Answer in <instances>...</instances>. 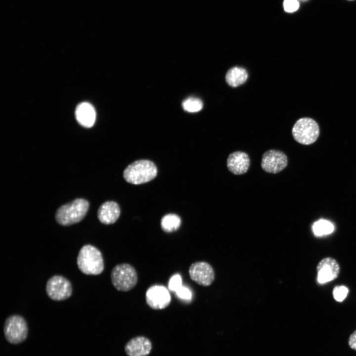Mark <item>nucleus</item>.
Here are the masks:
<instances>
[{"instance_id":"obj_11","label":"nucleus","mask_w":356,"mask_h":356,"mask_svg":"<svg viewBox=\"0 0 356 356\" xmlns=\"http://www.w3.org/2000/svg\"><path fill=\"white\" fill-rule=\"evenodd\" d=\"M317 280L324 283L335 279L340 273V267L333 258L326 257L319 261L316 267Z\"/></svg>"},{"instance_id":"obj_7","label":"nucleus","mask_w":356,"mask_h":356,"mask_svg":"<svg viewBox=\"0 0 356 356\" xmlns=\"http://www.w3.org/2000/svg\"><path fill=\"white\" fill-rule=\"evenodd\" d=\"M45 288L48 297L54 301L66 300L71 296L72 292L71 282L59 275H54L49 278Z\"/></svg>"},{"instance_id":"obj_4","label":"nucleus","mask_w":356,"mask_h":356,"mask_svg":"<svg viewBox=\"0 0 356 356\" xmlns=\"http://www.w3.org/2000/svg\"><path fill=\"white\" fill-rule=\"evenodd\" d=\"M111 282L118 291L126 292L133 289L137 282V275L131 265L123 263L115 266L110 274Z\"/></svg>"},{"instance_id":"obj_16","label":"nucleus","mask_w":356,"mask_h":356,"mask_svg":"<svg viewBox=\"0 0 356 356\" xmlns=\"http://www.w3.org/2000/svg\"><path fill=\"white\" fill-rule=\"evenodd\" d=\"M248 76L247 72L244 68L234 67L227 72L225 80L230 86L237 87L246 81Z\"/></svg>"},{"instance_id":"obj_17","label":"nucleus","mask_w":356,"mask_h":356,"mask_svg":"<svg viewBox=\"0 0 356 356\" xmlns=\"http://www.w3.org/2000/svg\"><path fill=\"white\" fill-rule=\"evenodd\" d=\"M181 224V219L175 214H169L162 217L161 220L162 229L166 232L170 233L177 230Z\"/></svg>"},{"instance_id":"obj_3","label":"nucleus","mask_w":356,"mask_h":356,"mask_svg":"<svg viewBox=\"0 0 356 356\" xmlns=\"http://www.w3.org/2000/svg\"><path fill=\"white\" fill-rule=\"evenodd\" d=\"M157 174L154 163L148 160H139L130 164L124 170L123 177L128 182L140 184L154 179Z\"/></svg>"},{"instance_id":"obj_23","label":"nucleus","mask_w":356,"mask_h":356,"mask_svg":"<svg viewBox=\"0 0 356 356\" xmlns=\"http://www.w3.org/2000/svg\"><path fill=\"white\" fill-rule=\"evenodd\" d=\"M283 6L286 12H293L299 8V3L297 0H284Z\"/></svg>"},{"instance_id":"obj_12","label":"nucleus","mask_w":356,"mask_h":356,"mask_svg":"<svg viewBox=\"0 0 356 356\" xmlns=\"http://www.w3.org/2000/svg\"><path fill=\"white\" fill-rule=\"evenodd\" d=\"M250 162L249 157L246 153L235 151L229 155L226 161L227 167L234 175H242L248 171Z\"/></svg>"},{"instance_id":"obj_6","label":"nucleus","mask_w":356,"mask_h":356,"mask_svg":"<svg viewBox=\"0 0 356 356\" xmlns=\"http://www.w3.org/2000/svg\"><path fill=\"white\" fill-rule=\"evenodd\" d=\"M4 334L10 343L18 344L23 342L28 335V325L25 319L19 315L8 317L4 324Z\"/></svg>"},{"instance_id":"obj_8","label":"nucleus","mask_w":356,"mask_h":356,"mask_svg":"<svg viewBox=\"0 0 356 356\" xmlns=\"http://www.w3.org/2000/svg\"><path fill=\"white\" fill-rule=\"evenodd\" d=\"M287 164V156L280 150H269L265 152L262 156V168L268 173H278L285 169Z\"/></svg>"},{"instance_id":"obj_5","label":"nucleus","mask_w":356,"mask_h":356,"mask_svg":"<svg viewBox=\"0 0 356 356\" xmlns=\"http://www.w3.org/2000/svg\"><path fill=\"white\" fill-rule=\"evenodd\" d=\"M292 135L298 142L309 145L315 142L319 134V128L317 123L312 119L302 118L294 124Z\"/></svg>"},{"instance_id":"obj_18","label":"nucleus","mask_w":356,"mask_h":356,"mask_svg":"<svg viewBox=\"0 0 356 356\" xmlns=\"http://www.w3.org/2000/svg\"><path fill=\"white\" fill-rule=\"evenodd\" d=\"M312 229L315 235L321 236L332 232L334 226L330 222L325 220H320L314 223Z\"/></svg>"},{"instance_id":"obj_2","label":"nucleus","mask_w":356,"mask_h":356,"mask_svg":"<svg viewBox=\"0 0 356 356\" xmlns=\"http://www.w3.org/2000/svg\"><path fill=\"white\" fill-rule=\"evenodd\" d=\"M89 208V203L87 200L76 199L58 209L55 214L56 221L64 226L78 223L84 219Z\"/></svg>"},{"instance_id":"obj_10","label":"nucleus","mask_w":356,"mask_h":356,"mask_svg":"<svg viewBox=\"0 0 356 356\" xmlns=\"http://www.w3.org/2000/svg\"><path fill=\"white\" fill-rule=\"evenodd\" d=\"M188 272L193 281L203 286L210 285L215 279V272L212 267L205 262L192 263Z\"/></svg>"},{"instance_id":"obj_21","label":"nucleus","mask_w":356,"mask_h":356,"mask_svg":"<svg viewBox=\"0 0 356 356\" xmlns=\"http://www.w3.org/2000/svg\"><path fill=\"white\" fill-rule=\"evenodd\" d=\"M182 286V279L179 274H175L170 278L168 287L171 291L176 292Z\"/></svg>"},{"instance_id":"obj_14","label":"nucleus","mask_w":356,"mask_h":356,"mask_svg":"<svg viewBox=\"0 0 356 356\" xmlns=\"http://www.w3.org/2000/svg\"><path fill=\"white\" fill-rule=\"evenodd\" d=\"M120 214V207L118 204L114 201H107L103 203L97 212L98 220L105 224L114 223L118 220Z\"/></svg>"},{"instance_id":"obj_20","label":"nucleus","mask_w":356,"mask_h":356,"mask_svg":"<svg viewBox=\"0 0 356 356\" xmlns=\"http://www.w3.org/2000/svg\"><path fill=\"white\" fill-rule=\"evenodd\" d=\"M348 289L344 286H337L334 288L333 296L335 300L338 302L343 301L346 297Z\"/></svg>"},{"instance_id":"obj_19","label":"nucleus","mask_w":356,"mask_h":356,"mask_svg":"<svg viewBox=\"0 0 356 356\" xmlns=\"http://www.w3.org/2000/svg\"><path fill=\"white\" fill-rule=\"evenodd\" d=\"M182 106L185 111L189 112H196L202 109L203 103L198 98L190 97L183 102Z\"/></svg>"},{"instance_id":"obj_22","label":"nucleus","mask_w":356,"mask_h":356,"mask_svg":"<svg viewBox=\"0 0 356 356\" xmlns=\"http://www.w3.org/2000/svg\"><path fill=\"white\" fill-rule=\"evenodd\" d=\"M176 294L181 300L189 301L192 298L191 290L185 286H182L176 292Z\"/></svg>"},{"instance_id":"obj_24","label":"nucleus","mask_w":356,"mask_h":356,"mask_svg":"<svg viewBox=\"0 0 356 356\" xmlns=\"http://www.w3.org/2000/svg\"><path fill=\"white\" fill-rule=\"evenodd\" d=\"M348 344L352 349L356 351V330L353 332L350 336Z\"/></svg>"},{"instance_id":"obj_15","label":"nucleus","mask_w":356,"mask_h":356,"mask_svg":"<svg viewBox=\"0 0 356 356\" xmlns=\"http://www.w3.org/2000/svg\"><path fill=\"white\" fill-rule=\"evenodd\" d=\"M75 115L78 123L84 127L90 128L94 124L95 111L92 105L88 102L79 104L76 109Z\"/></svg>"},{"instance_id":"obj_13","label":"nucleus","mask_w":356,"mask_h":356,"mask_svg":"<svg viewBox=\"0 0 356 356\" xmlns=\"http://www.w3.org/2000/svg\"><path fill=\"white\" fill-rule=\"evenodd\" d=\"M152 349L150 341L143 336H138L131 339L125 346V351L129 356H146Z\"/></svg>"},{"instance_id":"obj_9","label":"nucleus","mask_w":356,"mask_h":356,"mask_svg":"<svg viewBox=\"0 0 356 356\" xmlns=\"http://www.w3.org/2000/svg\"><path fill=\"white\" fill-rule=\"evenodd\" d=\"M146 302L152 309L162 310L169 306L171 297L168 289L162 285L150 287L145 294Z\"/></svg>"},{"instance_id":"obj_1","label":"nucleus","mask_w":356,"mask_h":356,"mask_svg":"<svg viewBox=\"0 0 356 356\" xmlns=\"http://www.w3.org/2000/svg\"><path fill=\"white\" fill-rule=\"evenodd\" d=\"M77 264L80 270L88 275H98L104 269V261L100 251L89 244L83 246L79 251Z\"/></svg>"}]
</instances>
